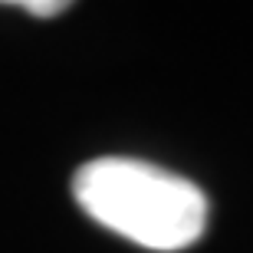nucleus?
<instances>
[{
    "mask_svg": "<svg viewBox=\"0 0 253 253\" xmlns=\"http://www.w3.org/2000/svg\"><path fill=\"white\" fill-rule=\"evenodd\" d=\"M76 204L95 224L148 250H184L207 230V194L138 158H95L76 171Z\"/></svg>",
    "mask_w": 253,
    "mask_h": 253,
    "instance_id": "f257e3e1",
    "label": "nucleus"
},
{
    "mask_svg": "<svg viewBox=\"0 0 253 253\" xmlns=\"http://www.w3.org/2000/svg\"><path fill=\"white\" fill-rule=\"evenodd\" d=\"M17 7L33 13V17H56V13L69 10V3H66V0H20Z\"/></svg>",
    "mask_w": 253,
    "mask_h": 253,
    "instance_id": "f03ea898",
    "label": "nucleus"
}]
</instances>
